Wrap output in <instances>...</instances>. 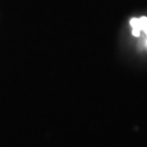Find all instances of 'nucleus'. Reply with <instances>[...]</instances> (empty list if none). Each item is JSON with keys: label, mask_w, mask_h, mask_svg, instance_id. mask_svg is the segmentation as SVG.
Listing matches in <instances>:
<instances>
[{"label": "nucleus", "mask_w": 147, "mask_h": 147, "mask_svg": "<svg viewBox=\"0 0 147 147\" xmlns=\"http://www.w3.org/2000/svg\"><path fill=\"white\" fill-rule=\"evenodd\" d=\"M145 45L147 47V37H146V40H145Z\"/></svg>", "instance_id": "f03ea898"}, {"label": "nucleus", "mask_w": 147, "mask_h": 147, "mask_svg": "<svg viewBox=\"0 0 147 147\" xmlns=\"http://www.w3.org/2000/svg\"><path fill=\"white\" fill-rule=\"evenodd\" d=\"M130 26L132 28V36L134 37H140L142 32L147 36V17L146 16H142L139 18H131Z\"/></svg>", "instance_id": "f257e3e1"}]
</instances>
